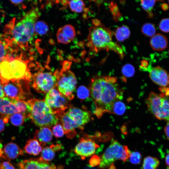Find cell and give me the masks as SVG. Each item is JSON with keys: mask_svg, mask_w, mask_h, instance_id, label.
Wrapping results in <instances>:
<instances>
[{"mask_svg": "<svg viewBox=\"0 0 169 169\" xmlns=\"http://www.w3.org/2000/svg\"><path fill=\"white\" fill-rule=\"evenodd\" d=\"M90 91L95 106L94 113L98 118L106 112L112 113L114 103L123 98V90L114 77L103 76L93 78Z\"/></svg>", "mask_w": 169, "mask_h": 169, "instance_id": "6da1fadb", "label": "cell"}, {"mask_svg": "<svg viewBox=\"0 0 169 169\" xmlns=\"http://www.w3.org/2000/svg\"><path fill=\"white\" fill-rule=\"evenodd\" d=\"M95 26L90 27L88 36V46L90 50L97 53L102 50H112L122 59L124 54L121 46L112 40V33L97 19L93 21Z\"/></svg>", "mask_w": 169, "mask_h": 169, "instance_id": "7a4b0ae2", "label": "cell"}, {"mask_svg": "<svg viewBox=\"0 0 169 169\" xmlns=\"http://www.w3.org/2000/svg\"><path fill=\"white\" fill-rule=\"evenodd\" d=\"M32 75L27 62L20 58L9 56L0 63V82L23 79L31 81Z\"/></svg>", "mask_w": 169, "mask_h": 169, "instance_id": "3957f363", "label": "cell"}, {"mask_svg": "<svg viewBox=\"0 0 169 169\" xmlns=\"http://www.w3.org/2000/svg\"><path fill=\"white\" fill-rule=\"evenodd\" d=\"M40 16L37 9L28 11L13 27L12 36L13 40L21 48L28 46L34 34V25Z\"/></svg>", "mask_w": 169, "mask_h": 169, "instance_id": "277c9868", "label": "cell"}, {"mask_svg": "<svg viewBox=\"0 0 169 169\" xmlns=\"http://www.w3.org/2000/svg\"><path fill=\"white\" fill-rule=\"evenodd\" d=\"M27 102L30 107L29 118L35 125L50 127L58 123L59 120L58 114L51 113L44 100L32 99Z\"/></svg>", "mask_w": 169, "mask_h": 169, "instance_id": "5b68a950", "label": "cell"}, {"mask_svg": "<svg viewBox=\"0 0 169 169\" xmlns=\"http://www.w3.org/2000/svg\"><path fill=\"white\" fill-rule=\"evenodd\" d=\"M131 153L127 146L122 145L117 141L114 140L100 157L99 166L101 169L107 168L118 160L125 162Z\"/></svg>", "mask_w": 169, "mask_h": 169, "instance_id": "8992f818", "label": "cell"}, {"mask_svg": "<svg viewBox=\"0 0 169 169\" xmlns=\"http://www.w3.org/2000/svg\"><path fill=\"white\" fill-rule=\"evenodd\" d=\"M146 103L149 110L156 118L169 121V100L166 97L152 92Z\"/></svg>", "mask_w": 169, "mask_h": 169, "instance_id": "52a82bcc", "label": "cell"}, {"mask_svg": "<svg viewBox=\"0 0 169 169\" xmlns=\"http://www.w3.org/2000/svg\"><path fill=\"white\" fill-rule=\"evenodd\" d=\"M54 74L56 79V88L69 100L74 97L73 93L77 83L76 78L71 70L62 69L60 71L56 70Z\"/></svg>", "mask_w": 169, "mask_h": 169, "instance_id": "ba28073f", "label": "cell"}, {"mask_svg": "<svg viewBox=\"0 0 169 169\" xmlns=\"http://www.w3.org/2000/svg\"><path fill=\"white\" fill-rule=\"evenodd\" d=\"M27 80L23 79L8 81L1 83L5 95L12 99L23 100L30 94Z\"/></svg>", "mask_w": 169, "mask_h": 169, "instance_id": "9c48e42d", "label": "cell"}, {"mask_svg": "<svg viewBox=\"0 0 169 169\" xmlns=\"http://www.w3.org/2000/svg\"><path fill=\"white\" fill-rule=\"evenodd\" d=\"M32 79V87L38 93L47 94L56 88V77L51 72L38 71L33 75Z\"/></svg>", "mask_w": 169, "mask_h": 169, "instance_id": "30bf717a", "label": "cell"}, {"mask_svg": "<svg viewBox=\"0 0 169 169\" xmlns=\"http://www.w3.org/2000/svg\"><path fill=\"white\" fill-rule=\"evenodd\" d=\"M69 100L55 88L51 89L45 96V101L53 114H58L69 107Z\"/></svg>", "mask_w": 169, "mask_h": 169, "instance_id": "8fae6325", "label": "cell"}, {"mask_svg": "<svg viewBox=\"0 0 169 169\" xmlns=\"http://www.w3.org/2000/svg\"><path fill=\"white\" fill-rule=\"evenodd\" d=\"M99 147V146L93 139L82 137L75 146L74 151L82 159H84L94 154L96 149Z\"/></svg>", "mask_w": 169, "mask_h": 169, "instance_id": "7c38bea8", "label": "cell"}, {"mask_svg": "<svg viewBox=\"0 0 169 169\" xmlns=\"http://www.w3.org/2000/svg\"><path fill=\"white\" fill-rule=\"evenodd\" d=\"M66 113L79 129H83L90 120V114L88 112L71 106Z\"/></svg>", "mask_w": 169, "mask_h": 169, "instance_id": "4fadbf2b", "label": "cell"}, {"mask_svg": "<svg viewBox=\"0 0 169 169\" xmlns=\"http://www.w3.org/2000/svg\"><path fill=\"white\" fill-rule=\"evenodd\" d=\"M20 169H56L54 164L45 161L41 158H32L20 161L18 164Z\"/></svg>", "mask_w": 169, "mask_h": 169, "instance_id": "5bb4252c", "label": "cell"}, {"mask_svg": "<svg viewBox=\"0 0 169 169\" xmlns=\"http://www.w3.org/2000/svg\"><path fill=\"white\" fill-rule=\"evenodd\" d=\"M149 71V77L154 83L164 88L169 86V74L166 70L157 66Z\"/></svg>", "mask_w": 169, "mask_h": 169, "instance_id": "9a60e30c", "label": "cell"}, {"mask_svg": "<svg viewBox=\"0 0 169 169\" xmlns=\"http://www.w3.org/2000/svg\"><path fill=\"white\" fill-rule=\"evenodd\" d=\"M64 131V134L69 138H72L76 134L75 131L77 125L72 120L64 111L58 114Z\"/></svg>", "mask_w": 169, "mask_h": 169, "instance_id": "2e32d148", "label": "cell"}, {"mask_svg": "<svg viewBox=\"0 0 169 169\" xmlns=\"http://www.w3.org/2000/svg\"><path fill=\"white\" fill-rule=\"evenodd\" d=\"M16 113L19 112L13 99L8 97L0 98V113L5 116H9Z\"/></svg>", "mask_w": 169, "mask_h": 169, "instance_id": "e0dca14e", "label": "cell"}, {"mask_svg": "<svg viewBox=\"0 0 169 169\" xmlns=\"http://www.w3.org/2000/svg\"><path fill=\"white\" fill-rule=\"evenodd\" d=\"M3 152L4 155H3L2 156L8 160L15 159L19 155L23 154V152L17 144L12 142L8 143L4 146Z\"/></svg>", "mask_w": 169, "mask_h": 169, "instance_id": "ac0fdd59", "label": "cell"}, {"mask_svg": "<svg viewBox=\"0 0 169 169\" xmlns=\"http://www.w3.org/2000/svg\"><path fill=\"white\" fill-rule=\"evenodd\" d=\"M150 44L151 47L154 50L160 51L167 48L168 40L166 37L164 35L157 33L151 38Z\"/></svg>", "mask_w": 169, "mask_h": 169, "instance_id": "d6986e66", "label": "cell"}, {"mask_svg": "<svg viewBox=\"0 0 169 169\" xmlns=\"http://www.w3.org/2000/svg\"><path fill=\"white\" fill-rule=\"evenodd\" d=\"M53 133L48 127H43L37 130L35 132L34 138L37 140L42 147L52 140Z\"/></svg>", "mask_w": 169, "mask_h": 169, "instance_id": "ffe728a7", "label": "cell"}, {"mask_svg": "<svg viewBox=\"0 0 169 169\" xmlns=\"http://www.w3.org/2000/svg\"><path fill=\"white\" fill-rule=\"evenodd\" d=\"M42 146L39 141L35 139L28 140L24 147L26 153L34 156L38 155L41 152Z\"/></svg>", "mask_w": 169, "mask_h": 169, "instance_id": "44dd1931", "label": "cell"}, {"mask_svg": "<svg viewBox=\"0 0 169 169\" xmlns=\"http://www.w3.org/2000/svg\"><path fill=\"white\" fill-rule=\"evenodd\" d=\"M14 103L19 113L23 114L27 118H29L30 107L28 102L23 100H14Z\"/></svg>", "mask_w": 169, "mask_h": 169, "instance_id": "7402d4cb", "label": "cell"}, {"mask_svg": "<svg viewBox=\"0 0 169 169\" xmlns=\"http://www.w3.org/2000/svg\"><path fill=\"white\" fill-rule=\"evenodd\" d=\"M115 35L117 41L122 42L129 37L130 31L128 27L123 25L117 28L115 31Z\"/></svg>", "mask_w": 169, "mask_h": 169, "instance_id": "603a6c76", "label": "cell"}, {"mask_svg": "<svg viewBox=\"0 0 169 169\" xmlns=\"http://www.w3.org/2000/svg\"><path fill=\"white\" fill-rule=\"evenodd\" d=\"M9 41L7 39L0 36V63L10 54Z\"/></svg>", "mask_w": 169, "mask_h": 169, "instance_id": "cb8c5ba5", "label": "cell"}, {"mask_svg": "<svg viewBox=\"0 0 169 169\" xmlns=\"http://www.w3.org/2000/svg\"><path fill=\"white\" fill-rule=\"evenodd\" d=\"M160 163L159 160L155 157L148 156L143 160V169H156Z\"/></svg>", "mask_w": 169, "mask_h": 169, "instance_id": "d4e9b609", "label": "cell"}, {"mask_svg": "<svg viewBox=\"0 0 169 169\" xmlns=\"http://www.w3.org/2000/svg\"><path fill=\"white\" fill-rule=\"evenodd\" d=\"M156 0H140L141 4L143 10L147 13L150 18L153 17V10Z\"/></svg>", "mask_w": 169, "mask_h": 169, "instance_id": "484cf974", "label": "cell"}, {"mask_svg": "<svg viewBox=\"0 0 169 169\" xmlns=\"http://www.w3.org/2000/svg\"><path fill=\"white\" fill-rule=\"evenodd\" d=\"M55 151L51 145L50 146H46L42 150L40 157L45 161H50L55 157Z\"/></svg>", "mask_w": 169, "mask_h": 169, "instance_id": "4316f807", "label": "cell"}, {"mask_svg": "<svg viewBox=\"0 0 169 169\" xmlns=\"http://www.w3.org/2000/svg\"><path fill=\"white\" fill-rule=\"evenodd\" d=\"M69 3L70 9L73 12L80 13L84 8L85 5L83 0H70Z\"/></svg>", "mask_w": 169, "mask_h": 169, "instance_id": "83f0119b", "label": "cell"}, {"mask_svg": "<svg viewBox=\"0 0 169 169\" xmlns=\"http://www.w3.org/2000/svg\"><path fill=\"white\" fill-rule=\"evenodd\" d=\"M11 123L16 126H19L22 125L25 119L27 118L24 115L20 113L13 114L9 116Z\"/></svg>", "mask_w": 169, "mask_h": 169, "instance_id": "f1b7e54d", "label": "cell"}, {"mask_svg": "<svg viewBox=\"0 0 169 169\" xmlns=\"http://www.w3.org/2000/svg\"><path fill=\"white\" fill-rule=\"evenodd\" d=\"M49 30V27L47 23L43 21H38L35 23L34 31L39 35H44L46 34Z\"/></svg>", "mask_w": 169, "mask_h": 169, "instance_id": "f546056e", "label": "cell"}, {"mask_svg": "<svg viewBox=\"0 0 169 169\" xmlns=\"http://www.w3.org/2000/svg\"><path fill=\"white\" fill-rule=\"evenodd\" d=\"M141 31L145 36L151 37L155 35L156 29L153 24L150 23H146L143 25Z\"/></svg>", "mask_w": 169, "mask_h": 169, "instance_id": "4dcf8cb0", "label": "cell"}, {"mask_svg": "<svg viewBox=\"0 0 169 169\" xmlns=\"http://www.w3.org/2000/svg\"><path fill=\"white\" fill-rule=\"evenodd\" d=\"M60 28L62 32L71 41L74 39L76 36V33L73 26L70 24H67Z\"/></svg>", "mask_w": 169, "mask_h": 169, "instance_id": "1f68e13d", "label": "cell"}, {"mask_svg": "<svg viewBox=\"0 0 169 169\" xmlns=\"http://www.w3.org/2000/svg\"><path fill=\"white\" fill-rule=\"evenodd\" d=\"M125 110V107L124 104L120 100L115 102L114 104L112 113L118 115H121L123 114Z\"/></svg>", "mask_w": 169, "mask_h": 169, "instance_id": "d6a6232c", "label": "cell"}, {"mask_svg": "<svg viewBox=\"0 0 169 169\" xmlns=\"http://www.w3.org/2000/svg\"><path fill=\"white\" fill-rule=\"evenodd\" d=\"M90 94V90L86 87L81 85L77 90V95L78 97L81 100L87 99Z\"/></svg>", "mask_w": 169, "mask_h": 169, "instance_id": "836d02e7", "label": "cell"}, {"mask_svg": "<svg viewBox=\"0 0 169 169\" xmlns=\"http://www.w3.org/2000/svg\"><path fill=\"white\" fill-rule=\"evenodd\" d=\"M122 73L123 75L127 77L132 76L135 72V68L131 64H127L123 67L122 69Z\"/></svg>", "mask_w": 169, "mask_h": 169, "instance_id": "e575fe53", "label": "cell"}, {"mask_svg": "<svg viewBox=\"0 0 169 169\" xmlns=\"http://www.w3.org/2000/svg\"><path fill=\"white\" fill-rule=\"evenodd\" d=\"M52 133L56 137L59 138L62 137L64 133L62 125L57 123L54 125L52 129Z\"/></svg>", "mask_w": 169, "mask_h": 169, "instance_id": "d590c367", "label": "cell"}, {"mask_svg": "<svg viewBox=\"0 0 169 169\" xmlns=\"http://www.w3.org/2000/svg\"><path fill=\"white\" fill-rule=\"evenodd\" d=\"M56 36L58 42L60 43L66 44L71 41L62 32L61 28L58 30Z\"/></svg>", "mask_w": 169, "mask_h": 169, "instance_id": "8d00e7d4", "label": "cell"}, {"mask_svg": "<svg viewBox=\"0 0 169 169\" xmlns=\"http://www.w3.org/2000/svg\"><path fill=\"white\" fill-rule=\"evenodd\" d=\"M130 162L134 164H139L141 161V156L140 153L138 151H133L131 153L129 156Z\"/></svg>", "mask_w": 169, "mask_h": 169, "instance_id": "74e56055", "label": "cell"}, {"mask_svg": "<svg viewBox=\"0 0 169 169\" xmlns=\"http://www.w3.org/2000/svg\"><path fill=\"white\" fill-rule=\"evenodd\" d=\"M159 27L162 31L165 33L169 32V18L162 19L161 21Z\"/></svg>", "mask_w": 169, "mask_h": 169, "instance_id": "f35d334b", "label": "cell"}, {"mask_svg": "<svg viewBox=\"0 0 169 169\" xmlns=\"http://www.w3.org/2000/svg\"><path fill=\"white\" fill-rule=\"evenodd\" d=\"M100 162V157L97 155L92 156L89 160V164L92 166H95L99 165Z\"/></svg>", "mask_w": 169, "mask_h": 169, "instance_id": "ab89813d", "label": "cell"}, {"mask_svg": "<svg viewBox=\"0 0 169 169\" xmlns=\"http://www.w3.org/2000/svg\"><path fill=\"white\" fill-rule=\"evenodd\" d=\"M110 8L113 15L120 16V14L118 10V7L114 3H112L110 5Z\"/></svg>", "mask_w": 169, "mask_h": 169, "instance_id": "60d3db41", "label": "cell"}, {"mask_svg": "<svg viewBox=\"0 0 169 169\" xmlns=\"http://www.w3.org/2000/svg\"><path fill=\"white\" fill-rule=\"evenodd\" d=\"M0 169H15L14 166L8 161L3 162L1 165Z\"/></svg>", "mask_w": 169, "mask_h": 169, "instance_id": "b9f144b4", "label": "cell"}, {"mask_svg": "<svg viewBox=\"0 0 169 169\" xmlns=\"http://www.w3.org/2000/svg\"><path fill=\"white\" fill-rule=\"evenodd\" d=\"M167 121L165 127L164 131L167 139L169 141V121Z\"/></svg>", "mask_w": 169, "mask_h": 169, "instance_id": "7bdbcfd3", "label": "cell"}, {"mask_svg": "<svg viewBox=\"0 0 169 169\" xmlns=\"http://www.w3.org/2000/svg\"><path fill=\"white\" fill-rule=\"evenodd\" d=\"M5 123L3 119L0 118V133L2 132L4 129Z\"/></svg>", "mask_w": 169, "mask_h": 169, "instance_id": "ee69618b", "label": "cell"}, {"mask_svg": "<svg viewBox=\"0 0 169 169\" xmlns=\"http://www.w3.org/2000/svg\"><path fill=\"white\" fill-rule=\"evenodd\" d=\"M23 0H10L11 2L13 4L18 5L22 3Z\"/></svg>", "mask_w": 169, "mask_h": 169, "instance_id": "f6af8a7d", "label": "cell"}, {"mask_svg": "<svg viewBox=\"0 0 169 169\" xmlns=\"http://www.w3.org/2000/svg\"><path fill=\"white\" fill-rule=\"evenodd\" d=\"M4 96L5 94L3 91V87L0 82V98L3 97Z\"/></svg>", "mask_w": 169, "mask_h": 169, "instance_id": "bcb514c9", "label": "cell"}, {"mask_svg": "<svg viewBox=\"0 0 169 169\" xmlns=\"http://www.w3.org/2000/svg\"><path fill=\"white\" fill-rule=\"evenodd\" d=\"M165 161L166 165L169 168V153L166 155L165 158Z\"/></svg>", "mask_w": 169, "mask_h": 169, "instance_id": "7dc6e473", "label": "cell"}, {"mask_svg": "<svg viewBox=\"0 0 169 169\" xmlns=\"http://www.w3.org/2000/svg\"><path fill=\"white\" fill-rule=\"evenodd\" d=\"M2 145L0 143V157L2 156H3V150L2 149Z\"/></svg>", "mask_w": 169, "mask_h": 169, "instance_id": "c3c4849f", "label": "cell"}, {"mask_svg": "<svg viewBox=\"0 0 169 169\" xmlns=\"http://www.w3.org/2000/svg\"><path fill=\"white\" fill-rule=\"evenodd\" d=\"M164 0H156V1H161V2H163Z\"/></svg>", "mask_w": 169, "mask_h": 169, "instance_id": "681fc988", "label": "cell"}, {"mask_svg": "<svg viewBox=\"0 0 169 169\" xmlns=\"http://www.w3.org/2000/svg\"><path fill=\"white\" fill-rule=\"evenodd\" d=\"M0 24H1V22H0Z\"/></svg>", "mask_w": 169, "mask_h": 169, "instance_id": "f907efd6", "label": "cell"}, {"mask_svg": "<svg viewBox=\"0 0 169 169\" xmlns=\"http://www.w3.org/2000/svg\"><path fill=\"white\" fill-rule=\"evenodd\" d=\"M168 2H169V0H168Z\"/></svg>", "mask_w": 169, "mask_h": 169, "instance_id": "816d5d0a", "label": "cell"}]
</instances>
